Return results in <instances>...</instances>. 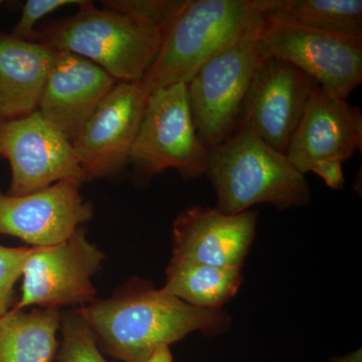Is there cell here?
<instances>
[{
    "label": "cell",
    "mask_w": 362,
    "mask_h": 362,
    "mask_svg": "<svg viewBox=\"0 0 362 362\" xmlns=\"http://www.w3.org/2000/svg\"><path fill=\"white\" fill-rule=\"evenodd\" d=\"M258 211L221 213L194 206L178 214L173 226V258L242 269L256 235Z\"/></svg>",
    "instance_id": "13"
},
{
    "label": "cell",
    "mask_w": 362,
    "mask_h": 362,
    "mask_svg": "<svg viewBox=\"0 0 362 362\" xmlns=\"http://www.w3.org/2000/svg\"><path fill=\"white\" fill-rule=\"evenodd\" d=\"M209 151L195 129L185 83L149 93L129 164L146 176L175 169L185 178L206 175Z\"/></svg>",
    "instance_id": "6"
},
{
    "label": "cell",
    "mask_w": 362,
    "mask_h": 362,
    "mask_svg": "<svg viewBox=\"0 0 362 362\" xmlns=\"http://www.w3.org/2000/svg\"><path fill=\"white\" fill-rule=\"evenodd\" d=\"M327 362H362L361 349H357L343 356L332 357Z\"/></svg>",
    "instance_id": "26"
},
{
    "label": "cell",
    "mask_w": 362,
    "mask_h": 362,
    "mask_svg": "<svg viewBox=\"0 0 362 362\" xmlns=\"http://www.w3.org/2000/svg\"><path fill=\"white\" fill-rule=\"evenodd\" d=\"M264 21L254 0H183L162 30L156 58L140 84L148 94L187 84L211 57Z\"/></svg>",
    "instance_id": "4"
},
{
    "label": "cell",
    "mask_w": 362,
    "mask_h": 362,
    "mask_svg": "<svg viewBox=\"0 0 362 362\" xmlns=\"http://www.w3.org/2000/svg\"><path fill=\"white\" fill-rule=\"evenodd\" d=\"M342 163L338 159H326L314 164L310 171L322 178L328 187L335 190L341 189L345 182Z\"/></svg>",
    "instance_id": "24"
},
{
    "label": "cell",
    "mask_w": 362,
    "mask_h": 362,
    "mask_svg": "<svg viewBox=\"0 0 362 362\" xmlns=\"http://www.w3.org/2000/svg\"><path fill=\"white\" fill-rule=\"evenodd\" d=\"M32 251L33 247L0 245V317L11 311L14 305V287L23 275V266Z\"/></svg>",
    "instance_id": "21"
},
{
    "label": "cell",
    "mask_w": 362,
    "mask_h": 362,
    "mask_svg": "<svg viewBox=\"0 0 362 362\" xmlns=\"http://www.w3.org/2000/svg\"><path fill=\"white\" fill-rule=\"evenodd\" d=\"M206 175L216 190V209L226 214L259 204L284 211L311 202L303 173L244 120L228 140L209 151Z\"/></svg>",
    "instance_id": "2"
},
{
    "label": "cell",
    "mask_w": 362,
    "mask_h": 362,
    "mask_svg": "<svg viewBox=\"0 0 362 362\" xmlns=\"http://www.w3.org/2000/svg\"><path fill=\"white\" fill-rule=\"evenodd\" d=\"M161 35L160 28L134 14L98 9L84 0L77 13L39 23L32 42L89 59L117 82L140 83L156 58Z\"/></svg>",
    "instance_id": "3"
},
{
    "label": "cell",
    "mask_w": 362,
    "mask_h": 362,
    "mask_svg": "<svg viewBox=\"0 0 362 362\" xmlns=\"http://www.w3.org/2000/svg\"><path fill=\"white\" fill-rule=\"evenodd\" d=\"M116 83L89 59L57 52L37 111L73 142Z\"/></svg>",
    "instance_id": "14"
},
{
    "label": "cell",
    "mask_w": 362,
    "mask_h": 362,
    "mask_svg": "<svg viewBox=\"0 0 362 362\" xmlns=\"http://www.w3.org/2000/svg\"><path fill=\"white\" fill-rule=\"evenodd\" d=\"M320 88L296 66L278 58L262 59L243 104L246 121L272 148L287 154L307 107Z\"/></svg>",
    "instance_id": "10"
},
{
    "label": "cell",
    "mask_w": 362,
    "mask_h": 362,
    "mask_svg": "<svg viewBox=\"0 0 362 362\" xmlns=\"http://www.w3.org/2000/svg\"><path fill=\"white\" fill-rule=\"evenodd\" d=\"M81 185L61 180L23 197L0 192V235H13L35 247L70 239L94 214L93 204L80 194Z\"/></svg>",
    "instance_id": "12"
},
{
    "label": "cell",
    "mask_w": 362,
    "mask_h": 362,
    "mask_svg": "<svg viewBox=\"0 0 362 362\" xmlns=\"http://www.w3.org/2000/svg\"><path fill=\"white\" fill-rule=\"evenodd\" d=\"M265 21L211 57L187 84L197 136L207 151L237 130L243 104L261 63L259 37Z\"/></svg>",
    "instance_id": "5"
},
{
    "label": "cell",
    "mask_w": 362,
    "mask_h": 362,
    "mask_svg": "<svg viewBox=\"0 0 362 362\" xmlns=\"http://www.w3.org/2000/svg\"><path fill=\"white\" fill-rule=\"evenodd\" d=\"M182 2L183 0H107L101 4L107 8L134 14L160 28L162 32Z\"/></svg>",
    "instance_id": "22"
},
{
    "label": "cell",
    "mask_w": 362,
    "mask_h": 362,
    "mask_svg": "<svg viewBox=\"0 0 362 362\" xmlns=\"http://www.w3.org/2000/svg\"><path fill=\"white\" fill-rule=\"evenodd\" d=\"M62 341L54 362H110L78 309L61 314Z\"/></svg>",
    "instance_id": "20"
},
{
    "label": "cell",
    "mask_w": 362,
    "mask_h": 362,
    "mask_svg": "<svg viewBox=\"0 0 362 362\" xmlns=\"http://www.w3.org/2000/svg\"><path fill=\"white\" fill-rule=\"evenodd\" d=\"M84 1V0H83ZM82 0H28L23 6L21 16L11 35L16 39L32 42L33 33L40 20L57 9L71 4H83Z\"/></svg>",
    "instance_id": "23"
},
{
    "label": "cell",
    "mask_w": 362,
    "mask_h": 362,
    "mask_svg": "<svg viewBox=\"0 0 362 362\" xmlns=\"http://www.w3.org/2000/svg\"><path fill=\"white\" fill-rule=\"evenodd\" d=\"M56 54L40 42L0 33V120L37 110Z\"/></svg>",
    "instance_id": "16"
},
{
    "label": "cell",
    "mask_w": 362,
    "mask_h": 362,
    "mask_svg": "<svg viewBox=\"0 0 362 362\" xmlns=\"http://www.w3.org/2000/svg\"><path fill=\"white\" fill-rule=\"evenodd\" d=\"M2 4V2H1V1H0V4Z\"/></svg>",
    "instance_id": "27"
},
{
    "label": "cell",
    "mask_w": 362,
    "mask_h": 362,
    "mask_svg": "<svg viewBox=\"0 0 362 362\" xmlns=\"http://www.w3.org/2000/svg\"><path fill=\"white\" fill-rule=\"evenodd\" d=\"M104 354L123 362H147L159 347L199 331L216 337L230 330L225 309H204L132 278L105 300L78 308Z\"/></svg>",
    "instance_id": "1"
},
{
    "label": "cell",
    "mask_w": 362,
    "mask_h": 362,
    "mask_svg": "<svg viewBox=\"0 0 362 362\" xmlns=\"http://www.w3.org/2000/svg\"><path fill=\"white\" fill-rule=\"evenodd\" d=\"M259 47L263 58L284 59L345 101L362 83V37L358 35L265 20Z\"/></svg>",
    "instance_id": "7"
},
{
    "label": "cell",
    "mask_w": 362,
    "mask_h": 362,
    "mask_svg": "<svg viewBox=\"0 0 362 362\" xmlns=\"http://www.w3.org/2000/svg\"><path fill=\"white\" fill-rule=\"evenodd\" d=\"M148 93L140 83L117 82L71 142L86 181L109 177L129 164Z\"/></svg>",
    "instance_id": "11"
},
{
    "label": "cell",
    "mask_w": 362,
    "mask_h": 362,
    "mask_svg": "<svg viewBox=\"0 0 362 362\" xmlns=\"http://www.w3.org/2000/svg\"><path fill=\"white\" fill-rule=\"evenodd\" d=\"M362 148V115L327 90L319 88L295 131L288 158L306 175L318 161L349 160Z\"/></svg>",
    "instance_id": "15"
},
{
    "label": "cell",
    "mask_w": 362,
    "mask_h": 362,
    "mask_svg": "<svg viewBox=\"0 0 362 362\" xmlns=\"http://www.w3.org/2000/svg\"><path fill=\"white\" fill-rule=\"evenodd\" d=\"M147 362H173L170 349H169V346H166V345L159 347Z\"/></svg>",
    "instance_id": "25"
},
{
    "label": "cell",
    "mask_w": 362,
    "mask_h": 362,
    "mask_svg": "<svg viewBox=\"0 0 362 362\" xmlns=\"http://www.w3.org/2000/svg\"><path fill=\"white\" fill-rule=\"evenodd\" d=\"M11 164L6 194L23 197L61 180L85 182L73 145L39 111L11 120H0V161Z\"/></svg>",
    "instance_id": "9"
},
{
    "label": "cell",
    "mask_w": 362,
    "mask_h": 362,
    "mask_svg": "<svg viewBox=\"0 0 362 362\" xmlns=\"http://www.w3.org/2000/svg\"><path fill=\"white\" fill-rule=\"evenodd\" d=\"M86 235L87 228L80 226L61 244L33 247L21 275V299L13 309L23 310L33 305L59 309L96 300L92 277L101 270L105 255Z\"/></svg>",
    "instance_id": "8"
},
{
    "label": "cell",
    "mask_w": 362,
    "mask_h": 362,
    "mask_svg": "<svg viewBox=\"0 0 362 362\" xmlns=\"http://www.w3.org/2000/svg\"><path fill=\"white\" fill-rule=\"evenodd\" d=\"M59 309H11L0 317V362H54L58 354Z\"/></svg>",
    "instance_id": "17"
},
{
    "label": "cell",
    "mask_w": 362,
    "mask_h": 362,
    "mask_svg": "<svg viewBox=\"0 0 362 362\" xmlns=\"http://www.w3.org/2000/svg\"><path fill=\"white\" fill-rule=\"evenodd\" d=\"M242 269L221 268L173 258L162 291L192 306L223 309L242 285Z\"/></svg>",
    "instance_id": "19"
},
{
    "label": "cell",
    "mask_w": 362,
    "mask_h": 362,
    "mask_svg": "<svg viewBox=\"0 0 362 362\" xmlns=\"http://www.w3.org/2000/svg\"><path fill=\"white\" fill-rule=\"evenodd\" d=\"M266 21L362 37L361 0H254Z\"/></svg>",
    "instance_id": "18"
}]
</instances>
